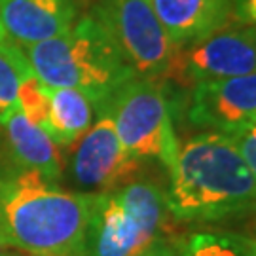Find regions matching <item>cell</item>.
I'll use <instances>...</instances> for the list:
<instances>
[{
	"instance_id": "cell-14",
	"label": "cell",
	"mask_w": 256,
	"mask_h": 256,
	"mask_svg": "<svg viewBox=\"0 0 256 256\" xmlns=\"http://www.w3.org/2000/svg\"><path fill=\"white\" fill-rule=\"evenodd\" d=\"M178 256H250L252 238L228 230H198L173 241Z\"/></svg>"
},
{
	"instance_id": "cell-23",
	"label": "cell",
	"mask_w": 256,
	"mask_h": 256,
	"mask_svg": "<svg viewBox=\"0 0 256 256\" xmlns=\"http://www.w3.org/2000/svg\"><path fill=\"white\" fill-rule=\"evenodd\" d=\"M4 252H6V250H4V247H2V245H0V256L4 254Z\"/></svg>"
},
{
	"instance_id": "cell-2",
	"label": "cell",
	"mask_w": 256,
	"mask_h": 256,
	"mask_svg": "<svg viewBox=\"0 0 256 256\" xmlns=\"http://www.w3.org/2000/svg\"><path fill=\"white\" fill-rule=\"evenodd\" d=\"M178 224H216L256 214V180L234 140L202 131L184 140L167 188Z\"/></svg>"
},
{
	"instance_id": "cell-19",
	"label": "cell",
	"mask_w": 256,
	"mask_h": 256,
	"mask_svg": "<svg viewBox=\"0 0 256 256\" xmlns=\"http://www.w3.org/2000/svg\"><path fill=\"white\" fill-rule=\"evenodd\" d=\"M2 256H32V254H27V252H4Z\"/></svg>"
},
{
	"instance_id": "cell-21",
	"label": "cell",
	"mask_w": 256,
	"mask_h": 256,
	"mask_svg": "<svg viewBox=\"0 0 256 256\" xmlns=\"http://www.w3.org/2000/svg\"><path fill=\"white\" fill-rule=\"evenodd\" d=\"M250 256H256V239L252 238V254Z\"/></svg>"
},
{
	"instance_id": "cell-3",
	"label": "cell",
	"mask_w": 256,
	"mask_h": 256,
	"mask_svg": "<svg viewBox=\"0 0 256 256\" xmlns=\"http://www.w3.org/2000/svg\"><path fill=\"white\" fill-rule=\"evenodd\" d=\"M19 48L46 86L80 90L93 101L95 112L118 88L137 78L108 30L90 12L64 34Z\"/></svg>"
},
{
	"instance_id": "cell-11",
	"label": "cell",
	"mask_w": 256,
	"mask_h": 256,
	"mask_svg": "<svg viewBox=\"0 0 256 256\" xmlns=\"http://www.w3.org/2000/svg\"><path fill=\"white\" fill-rule=\"evenodd\" d=\"M150 6L176 50L234 23L232 0H150Z\"/></svg>"
},
{
	"instance_id": "cell-8",
	"label": "cell",
	"mask_w": 256,
	"mask_h": 256,
	"mask_svg": "<svg viewBox=\"0 0 256 256\" xmlns=\"http://www.w3.org/2000/svg\"><path fill=\"white\" fill-rule=\"evenodd\" d=\"M144 165L146 162L122 146L112 120L99 114L97 122L78 140L68 164V174L88 194H104L144 176Z\"/></svg>"
},
{
	"instance_id": "cell-6",
	"label": "cell",
	"mask_w": 256,
	"mask_h": 256,
	"mask_svg": "<svg viewBox=\"0 0 256 256\" xmlns=\"http://www.w3.org/2000/svg\"><path fill=\"white\" fill-rule=\"evenodd\" d=\"M93 18L108 30L137 78L165 80L176 55L150 0H95Z\"/></svg>"
},
{
	"instance_id": "cell-7",
	"label": "cell",
	"mask_w": 256,
	"mask_h": 256,
	"mask_svg": "<svg viewBox=\"0 0 256 256\" xmlns=\"http://www.w3.org/2000/svg\"><path fill=\"white\" fill-rule=\"evenodd\" d=\"M256 74V27L230 23L192 46L176 50L169 80L184 88L205 80Z\"/></svg>"
},
{
	"instance_id": "cell-15",
	"label": "cell",
	"mask_w": 256,
	"mask_h": 256,
	"mask_svg": "<svg viewBox=\"0 0 256 256\" xmlns=\"http://www.w3.org/2000/svg\"><path fill=\"white\" fill-rule=\"evenodd\" d=\"M19 76L6 54L0 50V126L19 110Z\"/></svg>"
},
{
	"instance_id": "cell-1",
	"label": "cell",
	"mask_w": 256,
	"mask_h": 256,
	"mask_svg": "<svg viewBox=\"0 0 256 256\" xmlns=\"http://www.w3.org/2000/svg\"><path fill=\"white\" fill-rule=\"evenodd\" d=\"M93 194L66 192L0 162V245L32 256H82Z\"/></svg>"
},
{
	"instance_id": "cell-9",
	"label": "cell",
	"mask_w": 256,
	"mask_h": 256,
	"mask_svg": "<svg viewBox=\"0 0 256 256\" xmlns=\"http://www.w3.org/2000/svg\"><path fill=\"white\" fill-rule=\"evenodd\" d=\"M186 118L194 128L234 135L256 118V74L192 86Z\"/></svg>"
},
{
	"instance_id": "cell-10",
	"label": "cell",
	"mask_w": 256,
	"mask_h": 256,
	"mask_svg": "<svg viewBox=\"0 0 256 256\" xmlns=\"http://www.w3.org/2000/svg\"><path fill=\"white\" fill-rule=\"evenodd\" d=\"M86 0H0L6 40L30 46L64 34L82 16Z\"/></svg>"
},
{
	"instance_id": "cell-20",
	"label": "cell",
	"mask_w": 256,
	"mask_h": 256,
	"mask_svg": "<svg viewBox=\"0 0 256 256\" xmlns=\"http://www.w3.org/2000/svg\"><path fill=\"white\" fill-rule=\"evenodd\" d=\"M6 36H4V30H2V23H0V42H4Z\"/></svg>"
},
{
	"instance_id": "cell-24",
	"label": "cell",
	"mask_w": 256,
	"mask_h": 256,
	"mask_svg": "<svg viewBox=\"0 0 256 256\" xmlns=\"http://www.w3.org/2000/svg\"><path fill=\"white\" fill-rule=\"evenodd\" d=\"M248 128H256V118H254V122H252V124H250V126H248Z\"/></svg>"
},
{
	"instance_id": "cell-18",
	"label": "cell",
	"mask_w": 256,
	"mask_h": 256,
	"mask_svg": "<svg viewBox=\"0 0 256 256\" xmlns=\"http://www.w3.org/2000/svg\"><path fill=\"white\" fill-rule=\"evenodd\" d=\"M133 256H178V252H176V248H174L173 241L160 239V241L150 243L148 247H144L142 250H138L137 254H133Z\"/></svg>"
},
{
	"instance_id": "cell-12",
	"label": "cell",
	"mask_w": 256,
	"mask_h": 256,
	"mask_svg": "<svg viewBox=\"0 0 256 256\" xmlns=\"http://www.w3.org/2000/svg\"><path fill=\"white\" fill-rule=\"evenodd\" d=\"M2 128L8 162L36 171L52 182H59L63 174V158L59 154V146L44 129L32 124L21 110H16Z\"/></svg>"
},
{
	"instance_id": "cell-5",
	"label": "cell",
	"mask_w": 256,
	"mask_h": 256,
	"mask_svg": "<svg viewBox=\"0 0 256 256\" xmlns=\"http://www.w3.org/2000/svg\"><path fill=\"white\" fill-rule=\"evenodd\" d=\"M97 114L112 120L122 146L131 156L142 162L156 160L167 171L173 169L180 142L160 80H129L102 102Z\"/></svg>"
},
{
	"instance_id": "cell-4",
	"label": "cell",
	"mask_w": 256,
	"mask_h": 256,
	"mask_svg": "<svg viewBox=\"0 0 256 256\" xmlns=\"http://www.w3.org/2000/svg\"><path fill=\"white\" fill-rule=\"evenodd\" d=\"M176 224L167 188L140 176L118 190L93 194L82 256H133L160 239L174 241Z\"/></svg>"
},
{
	"instance_id": "cell-22",
	"label": "cell",
	"mask_w": 256,
	"mask_h": 256,
	"mask_svg": "<svg viewBox=\"0 0 256 256\" xmlns=\"http://www.w3.org/2000/svg\"><path fill=\"white\" fill-rule=\"evenodd\" d=\"M250 238L256 239V222H254V226H252V236H250Z\"/></svg>"
},
{
	"instance_id": "cell-13",
	"label": "cell",
	"mask_w": 256,
	"mask_h": 256,
	"mask_svg": "<svg viewBox=\"0 0 256 256\" xmlns=\"http://www.w3.org/2000/svg\"><path fill=\"white\" fill-rule=\"evenodd\" d=\"M50 118L46 133L57 146L68 148L88 133L95 120V104L80 90L50 88Z\"/></svg>"
},
{
	"instance_id": "cell-17",
	"label": "cell",
	"mask_w": 256,
	"mask_h": 256,
	"mask_svg": "<svg viewBox=\"0 0 256 256\" xmlns=\"http://www.w3.org/2000/svg\"><path fill=\"white\" fill-rule=\"evenodd\" d=\"M234 21L256 27V0H232Z\"/></svg>"
},
{
	"instance_id": "cell-16",
	"label": "cell",
	"mask_w": 256,
	"mask_h": 256,
	"mask_svg": "<svg viewBox=\"0 0 256 256\" xmlns=\"http://www.w3.org/2000/svg\"><path fill=\"white\" fill-rule=\"evenodd\" d=\"M228 137L234 140V144L239 150L241 158L245 160V164L256 180V128H245Z\"/></svg>"
}]
</instances>
